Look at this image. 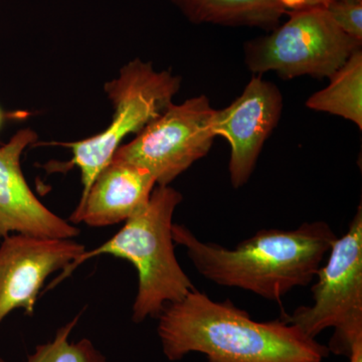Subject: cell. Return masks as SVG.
Wrapping results in <instances>:
<instances>
[{
	"label": "cell",
	"mask_w": 362,
	"mask_h": 362,
	"mask_svg": "<svg viewBox=\"0 0 362 362\" xmlns=\"http://www.w3.org/2000/svg\"><path fill=\"white\" fill-rule=\"evenodd\" d=\"M37 139V133L26 128L0 147V240L11 233L52 239H75L80 233L40 202L26 182L21 157Z\"/></svg>",
	"instance_id": "cell-10"
},
{
	"label": "cell",
	"mask_w": 362,
	"mask_h": 362,
	"mask_svg": "<svg viewBox=\"0 0 362 362\" xmlns=\"http://www.w3.org/2000/svg\"><path fill=\"white\" fill-rule=\"evenodd\" d=\"M156 180L147 169L113 157L93 182L71 223L102 228L126 221L146 206Z\"/></svg>",
	"instance_id": "cell-11"
},
{
	"label": "cell",
	"mask_w": 362,
	"mask_h": 362,
	"mask_svg": "<svg viewBox=\"0 0 362 362\" xmlns=\"http://www.w3.org/2000/svg\"><path fill=\"white\" fill-rule=\"evenodd\" d=\"M86 251L74 239L11 233L0 244V323L11 312L33 315L42 285Z\"/></svg>",
	"instance_id": "cell-8"
},
{
	"label": "cell",
	"mask_w": 362,
	"mask_h": 362,
	"mask_svg": "<svg viewBox=\"0 0 362 362\" xmlns=\"http://www.w3.org/2000/svg\"><path fill=\"white\" fill-rule=\"evenodd\" d=\"M173 237L175 244L185 247L202 277L276 302L315 280L337 239L324 221L303 223L292 230H259L233 249L202 242L187 226L177 223H173Z\"/></svg>",
	"instance_id": "cell-2"
},
{
	"label": "cell",
	"mask_w": 362,
	"mask_h": 362,
	"mask_svg": "<svg viewBox=\"0 0 362 362\" xmlns=\"http://www.w3.org/2000/svg\"><path fill=\"white\" fill-rule=\"evenodd\" d=\"M181 202L182 194L175 188L169 185L154 188L146 206L128 218L110 240L96 249L85 251L64 269L52 287L88 259L111 255L127 259L137 270L133 322L157 318L168 305L180 301L195 289L175 256L173 218Z\"/></svg>",
	"instance_id": "cell-3"
},
{
	"label": "cell",
	"mask_w": 362,
	"mask_h": 362,
	"mask_svg": "<svg viewBox=\"0 0 362 362\" xmlns=\"http://www.w3.org/2000/svg\"><path fill=\"white\" fill-rule=\"evenodd\" d=\"M287 13L302 11V9L324 7L325 8L333 0H280Z\"/></svg>",
	"instance_id": "cell-16"
},
{
	"label": "cell",
	"mask_w": 362,
	"mask_h": 362,
	"mask_svg": "<svg viewBox=\"0 0 362 362\" xmlns=\"http://www.w3.org/2000/svg\"><path fill=\"white\" fill-rule=\"evenodd\" d=\"M349 362H362V341L354 345L349 356Z\"/></svg>",
	"instance_id": "cell-17"
},
{
	"label": "cell",
	"mask_w": 362,
	"mask_h": 362,
	"mask_svg": "<svg viewBox=\"0 0 362 362\" xmlns=\"http://www.w3.org/2000/svg\"><path fill=\"white\" fill-rule=\"evenodd\" d=\"M315 279L313 304L298 307L283 319L315 339L323 330L334 328L328 349L349 357L354 345L362 341L361 206L345 235L333 243Z\"/></svg>",
	"instance_id": "cell-5"
},
{
	"label": "cell",
	"mask_w": 362,
	"mask_h": 362,
	"mask_svg": "<svg viewBox=\"0 0 362 362\" xmlns=\"http://www.w3.org/2000/svg\"><path fill=\"white\" fill-rule=\"evenodd\" d=\"M343 1L362 2V0H343Z\"/></svg>",
	"instance_id": "cell-19"
},
{
	"label": "cell",
	"mask_w": 362,
	"mask_h": 362,
	"mask_svg": "<svg viewBox=\"0 0 362 362\" xmlns=\"http://www.w3.org/2000/svg\"><path fill=\"white\" fill-rule=\"evenodd\" d=\"M325 9L342 32L362 42V2L333 0Z\"/></svg>",
	"instance_id": "cell-15"
},
{
	"label": "cell",
	"mask_w": 362,
	"mask_h": 362,
	"mask_svg": "<svg viewBox=\"0 0 362 362\" xmlns=\"http://www.w3.org/2000/svg\"><path fill=\"white\" fill-rule=\"evenodd\" d=\"M0 362H7V361H4V358H1V357H0Z\"/></svg>",
	"instance_id": "cell-20"
},
{
	"label": "cell",
	"mask_w": 362,
	"mask_h": 362,
	"mask_svg": "<svg viewBox=\"0 0 362 362\" xmlns=\"http://www.w3.org/2000/svg\"><path fill=\"white\" fill-rule=\"evenodd\" d=\"M329 85L312 95L306 106L312 110L342 117L362 129V52L357 49L329 78Z\"/></svg>",
	"instance_id": "cell-13"
},
{
	"label": "cell",
	"mask_w": 362,
	"mask_h": 362,
	"mask_svg": "<svg viewBox=\"0 0 362 362\" xmlns=\"http://www.w3.org/2000/svg\"><path fill=\"white\" fill-rule=\"evenodd\" d=\"M4 112H2L1 109H0V129H1L2 124H4Z\"/></svg>",
	"instance_id": "cell-18"
},
{
	"label": "cell",
	"mask_w": 362,
	"mask_h": 362,
	"mask_svg": "<svg viewBox=\"0 0 362 362\" xmlns=\"http://www.w3.org/2000/svg\"><path fill=\"white\" fill-rule=\"evenodd\" d=\"M192 23L273 30L287 14L280 0H173Z\"/></svg>",
	"instance_id": "cell-12"
},
{
	"label": "cell",
	"mask_w": 362,
	"mask_h": 362,
	"mask_svg": "<svg viewBox=\"0 0 362 362\" xmlns=\"http://www.w3.org/2000/svg\"><path fill=\"white\" fill-rule=\"evenodd\" d=\"M80 315L57 331L51 341L37 345L26 362H108L107 357L87 338L71 342L70 335Z\"/></svg>",
	"instance_id": "cell-14"
},
{
	"label": "cell",
	"mask_w": 362,
	"mask_h": 362,
	"mask_svg": "<svg viewBox=\"0 0 362 362\" xmlns=\"http://www.w3.org/2000/svg\"><path fill=\"white\" fill-rule=\"evenodd\" d=\"M157 318L162 350L170 361L192 352L209 362H322L329 356L327 346L294 324L252 320L230 300L216 302L197 289Z\"/></svg>",
	"instance_id": "cell-1"
},
{
	"label": "cell",
	"mask_w": 362,
	"mask_h": 362,
	"mask_svg": "<svg viewBox=\"0 0 362 362\" xmlns=\"http://www.w3.org/2000/svg\"><path fill=\"white\" fill-rule=\"evenodd\" d=\"M214 109L204 95L170 104L113 157L147 169L158 187L169 183L206 156L216 136Z\"/></svg>",
	"instance_id": "cell-7"
},
{
	"label": "cell",
	"mask_w": 362,
	"mask_h": 362,
	"mask_svg": "<svg viewBox=\"0 0 362 362\" xmlns=\"http://www.w3.org/2000/svg\"><path fill=\"white\" fill-rule=\"evenodd\" d=\"M180 77L169 71H156L150 63L136 59L124 66L120 76L105 86L114 107L110 125L103 132L81 141L57 143L69 147L73 158L64 164L47 165L49 173L78 168L81 171L83 192L80 202L87 197L93 182L102 169L110 163L124 138L138 134L173 104L180 89Z\"/></svg>",
	"instance_id": "cell-4"
},
{
	"label": "cell",
	"mask_w": 362,
	"mask_h": 362,
	"mask_svg": "<svg viewBox=\"0 0 362 362\" xmlns=\"http://www.w3.org/2000/svg\"><path fill=\"white\" fill-rule=\"evenodd\" d=\"M287 14L288 21L270 35L245 45V62L252 73L275 71L284 80L329 78L361 49L362 42L342 32L324 7Z\"/></svg>",
	"instance_id": "cell-6"
},
{
	"label": "cell",
	"mask_w": 362,
	"mask_h": 362,
	"mask_svg": "<svg viewBox=\"0 0 362 362\" xmlns=\"http://www.w3.org/2000/svg\"><path fill=\"white\" fill-rule=\"evenodd\" d=\"M282 110L280 90L259 75L251 78L230 106L214 110V134L225 138L230 146L228 173L233 187H244L249 181Z\"/></svg>",
	"instance_id": "cell-9"
}]
</instances>
